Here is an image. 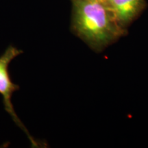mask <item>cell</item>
Masks as SVG:
<instances>
[{
  "mask_svg": "<svg viewBox=\"0 0 148 148\" xmlns=\"http://www.w3.org/2000/svg\"><path fill=\"white\" fill-rule=\"evenodd\" d=\"M101 1H105V0H101Z\"/></svg>",
  "mask_w": 148,
  "mask_h": 148,
  "instance_id": "cell-4",
  "label": "cell"
},
{
  "mask_svg": "<svg viewBox=\"0 0 148 148\" xmlns=\"http://www.w3.org/2000/svg\"><path fill=\"white\" fill-rule=\"evenodd\" d=\"M22 53L23 51L21 49L10 45L0 56V95L2 97L5 110L11 116L14 123L25 133L33 147H39V144L31 136L26 127L18 118L12 103V94L19 89V86L12 82L9 73V64L12 60Z\"/></svg>",
  "mask_w": 148,
  "mask_h": 148,
  "instance_id": "cell-2",
  "label": "cell"
},
{
  "mask_svg": "<svg viewBox=\"0 0 148 148\" xmlns=\"http://www.w3.org/2000/svg\"><path fill=\"white\" fill-rule=\"evenodd\" d=\"M72 29L95 51L103 50L124 34L106 0H75Z\"/></svg>",
  "mask_w": 148,
  "mask_h": 148,
  "instance_id": "cell-1",
  "label": "cell"
},
{
  "mask_svg": "<svg viewBox=\"0 0 148 148\" xmlns=\"http://www.w3.org/2000/svg\"><path fill=\"white\" fill-rule=\"evenodd\" d=\"M114 18L121 27L132 21L143 8V0H106Z\"/></svg>",
  "mask_w": 148,
  "mask_h": 148,
  "instance_id": "cell-3",
  "label": "cell"
}]
</instances>
